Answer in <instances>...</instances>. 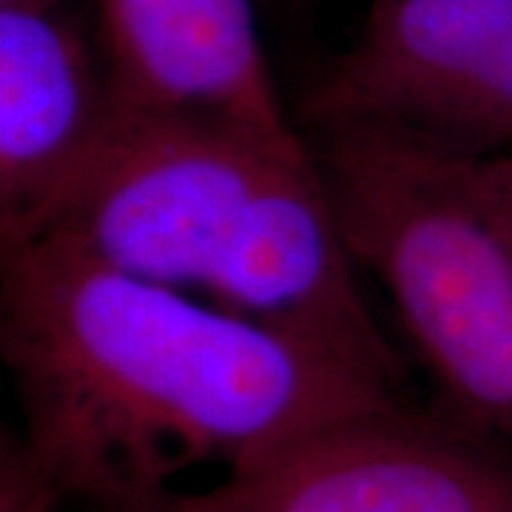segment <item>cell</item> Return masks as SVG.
<instances>
[{"label":"cell","mask_w":512,"mask_h":512,"mask_svg":"<svg viewBox=\"0 0 512 512\" xmlns=\"http://www.w3.org/2000/svg\"><path fill=\"white\" fill-rule=\"evenodd\" d=\"M461 185L512 256V157L456 160Z\"/></svg>","instance_id":"8"},{"label":"cell","mask_w":512,"mask_h":512,"mask_svg":"<svg viewBox=\"0 0 512 512\" xmlns=\"http://www.w3.org/2000/svg\"><path fill=\"white\" fill-rule=\"evenodd\" d=\"M117 117L103 49L60 3L0 6V245L52 225Z\"/></svg>","instance_id":"5"},{"label":"cell","mask_w":512,"mask_h":512,"mask_svg":"<svg viewBox=\"0 0 512 512\" xmlns=\"http://www.w3.org/2000/svg\"><path fill=\"white\" fill-rule=\"evenodd\" d=\"M57 510L49 501H43L40 495L29 487V481L20 476L15 467L3 464L0 473V512H49Z\"/></svg>","instance_id":"9"},{"label":"cell","mask_w":512,"mask_h":512,"mask_svg":"<svg viewBox=\"0 0 512 512\" xmlns=\"http://www.w3.org/2000/svg\"><path fill=\"white\" fill-rule=\"evenodd\" d=\"M3 444L57 510L174 493L330 421L402 404L336 353L131 276L60 234L0 245Z\"/></svg>","instance_id":"1"},{"label":"cell","mask_w":512,"mask_h":512,"mask_svg":"<svg viewBox=\"0 0 512 512\" xmlns=\"http://www.w3.org/2000/svg\"><path fill=\"white\" fill-rule=\"evenodd\" d=\"M49 512H63V510H49Z\"/></svg>","instance_id":"12"},{"label":"cell","mask_w":512,"mask_h":512,"mask_svg":"<svg viewBox=\"0 0 512 512\" xmlns=\"http://www.w3.org/2000/svg\"><path fill=\"white\" fill-rule=\"evenodd\" d=\"M43 234L325 348L402 393L311 140L128 109ZM40 237V234H37Z\"/></svg>","instance_id":"2"},{"label":"cell","mask_w":512,"mask_h":512,"mask_svg":"<svg viewBox=\"0 0 512 512\" xmlns=\"http://www.w3.org/2000/svg\"><path fill=\"white\" fill-rule=\"evenodd\" d=\"M94 9L123 106L305 140L279 100L251 0H94Z\"/></svg>","instance_id":"7"},{"label":"cell","mask_w":512,"mask_h":512,"mask_svg":"<svg viewBox=\"0 0 512 512\" xmlns=\"http://www.w3.org/2000/svg\"><path fill=\"white\" fill-rule=\"evenodd\" d=\"M165 498L180 512H512V450L402 402L330 421Z\"/></svg>","instance_id":"4"},{"label":"cell","mask_w":512,"mask_h":512,"mask_svg":"<svg viewBox=\"0 0 512 512\" xmlns=\"http://www.w3.org/2000/svg\"><path fill=\"white\" fill-rule=\"evenodd\" d=\"M512 32V0H370L359 35L302 106L308 137L421 146Z\"/></svg>","instance_id":"6"},{"label":"cell","mask_w":512,"mask_h":512,"mask_svg":"<svg viewBox=\"0 0 512 512\" xmlns=\"http://www.w3.org/2000/svg\"><path fill=\"white\" fill-rule=\"evenodd\" d=\"M308 140L350 254L393 302L444 416L512 444V256L456 160L379 134Z\"/></svg>","instance_id":"3"},{"label":"cell","mask_w":512,"mask_h":512,"mask_svg":"<svg viewBox=\"0 0 512 512\" xmlns=\"http://www.w3.org/2000/svg\"><path fill=\"white\" fill-rule=\"evenodd\" d=\"M12 3H35V6H52V3H63V0H0V6H12Z\"/></svg>","instance_id":"11"},{"label":"cell","mask_w":512,"mask_h":512,"mask_svg":"<svg viewBox=\"0 0 512 512\" xmlns=\"http://www.w3.org/2000/svg\"><path fill=\"white\" fill-rule=\"evenodd\" d=\"M80 512H180L171 507V501L165 495L146 498V501H131V504H114V507H94V510Z\"/></svg>","instance_id":"10"}]
</instances>
